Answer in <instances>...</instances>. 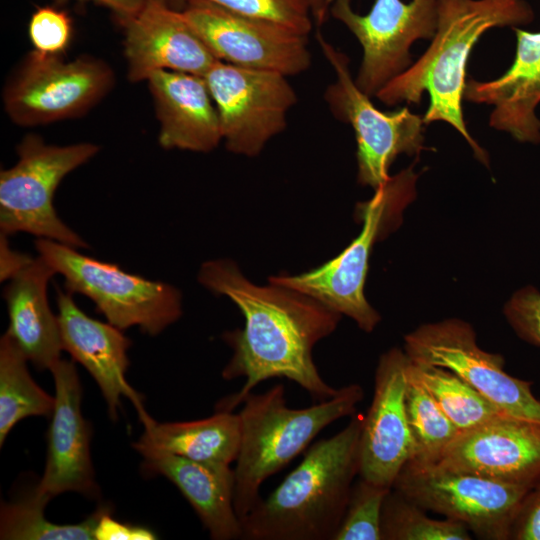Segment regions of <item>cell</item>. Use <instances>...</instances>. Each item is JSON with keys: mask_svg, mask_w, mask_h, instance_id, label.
I'll return each instance as SVG.
<instances>
[{"mask_svg": "<svg viewBox=\"0 0 540 540\" xmlns=\"http://www.w3.org/2000/svg\"><path fill=\"white\" fill-rule=\"evenodd\" d=\"M168 5L177 10H183L189 0H164Z\"/></svg>", "mask_w": 540, "mask_h": 540, "instance_id": "f35d334b", "label": "cell"}, {"mask_svg": "<svg viewBox=\"0 0 540 540\" xmlns=\"http://www.w3.org/2000/svg\"><path fill=\"white\" fill-rule=\"evenodd\" d=\"M16 150L18 161L0 172L1 233L25 232L75 249L88 248L58 216L53 200L63 178L93 158L99 146L90 142L51 145L28 134Z\"/></svg>", "mask_w": 540, "mask_h": 540, "instance_id": "52a82bcc", "label": "cell"}, {"mask_svg": "<svg viewBox=\"0 0 540 540\" xmlns=\"http://www.w3.org/2000/svg\"><path fill=\"white\" fill-rule=\"evenodd\" d=\"M407 359L398 348L380 357L359 442L360 477L389 489L413 455L405 407Z\"/></svg>", "mask_w": 540, "mask_h": 540, "instance_id": "2e32d148", "label": "cell"}, {"mask_svg": "<svg viewBox=\"0 0 540 540\" xmlns=\"http://www.w3.org/2000/svg\"><path fill=\"white\" fill-rule=\"evenodd\" d=\"M142 471L172 482L192 506L214 540L243 536L234 506L235 473L230 465L204 463L184 457L149 453L142 456Z\"/></svg>", "mask_w": 540, "mask_h": 540, "instance_id": "7402d4cb", "label": "cell"}, {"mask_svg": "<svg viewBox=\"0 0 540 540\" xmlns=\"http://www.w3.org/2000/svg\"><path fill=\"white\" fill-rule=\"evenodd\" d=\"M35 247L63 276L67 292L91 299L108 322L121 330L136 326L156 336L182 315L181 293L170 284L127 273L53 240L38 238Z\"/></svg>", "mask_w": 540, "mask_h": 540, "instance_id": "8992f818", "label": "cell"}, {"mask_svg": "<svg viewBox=\"0 0 540 540\" xmlns=\"http://www.w3.org/2000/svg\"><path fill=\"white\" fill-rule=\"evenodd\" d=\"M56 292L63 350L94 378L107 404L109 418L117 419L122 396L134 404L140 418L144 416L147 412L143 399L126 380L131 340L118 327L84 313L71 293L59 287Z\"/></svg>", "mask_w": 540, "mask_h": 540, "instance_id": "d6986e66", "label": "cell"}, {"mask_svg": "<svg viewBox=\"0 0 540 540\" xmlns=\"http://www.w3.org/2000/svg\"><path fill=\"white\" fill-rule=\"evenodd\" d=\"M416 180L409 167L390 176L368 201L359 203L356 214L362 230L335 258L310 271L272 276L268 281L311 296L354 320L363 331H373L381 317L364 294L369 257L375 242L399 221L402 210L415 197Z\"/></svg>", "mask_w": 540, "mask_h": 540, "instance_id": "5b68a950", "label": "cell"}, {"mask_svg": "<svg viewBox=\"0 0 540 540\" xmlns=\"http://www.w3.org/2000/svg\"><path fill=\"white\" fill-rule=\"evenodd\" d=\"M231 12L272 22L302 35L312 29L307 0H205Z\"/></svg>", "mask_w": 540, "mask_h": 540, "instance_id": "4dcf8cb0", "label": "cell"}, {"mask_svg": "<svg viewBox=\"0 0 540 540\" xmlns=\"http://www.w3.org/2000/svg\"><path fill=\"white\" fill-rule=\"evenodd\" d=\"M405 407L413 442V455L408 462L434 464L446 446L458 436L459 430L429 393L408 376Z\"/></svg>", "mask_w": 540, "mask_h": 540, "instance_id": "83f0119b", "label": "cell"}, {"mask_svg": "<svg viewBox=\"0 0 540 540\" xmlns=\"http://www.w3.org/2000/svg\"><path fill=\"white\" fill-rule=\"evenodd\" d=\"M509 539L540 540V481L525 495L512 523Z\"/></svg>", "mask_w": 540, "mask_h": 540, "instance_id": "836d02e7", "label": "cell"}, {"mask_svg": "<svg viewBox=\"0 0 540 540\" xmlns=\"http://www.w3.org/2000/svg\"><path fill=\"white\" fill-rule=\"evenodd\" d=\"M124 28V55L131 82L156 71L171 70L204 76L219 61L185 18L164 0H148Z\"/></svg>", "mask_w": 540, "mask_h": 540, "instance_id": "ac0fdd59", "label": "cell"}, {"mask_svg": "<svg viewBox=\"0 0 540 540\" xmlns=\"http://www.w3.org/2000/svg\"><path fill=\"white\" fill-rule=\"evenodd\" d=\"M404 341V352L412 361L448 369L503 414L540 423V401L532 393V383L508 374L501 355L481 349L467 322L452 318L424 324Z\"/></svg>", "mask_w": 540, "mask_h": 540, "instance_id": "8fae6325", "label": "cell"}, {"mask_svg": "<svg viewBox=\"0 0 540 540\" xmlns=\"http://www.w3.org/2000/svg\"><path fill=\"white\" fill-rule=\"evenodd\" d=\"M507 322L519 338L540 347V291L527 285L517 290L504 306Z\"/></svg>", "mask_w": 540, "mask_h": 540, "instance_id": "d6a6232c", "label": "cell"}, {"mask_svg": "<svg viewBox=\"0 0 540 540\" xmlns=\"http://www.w3.org/2000/svg\"><path fill=\"white\" fill-rule=\"evenodd\" d=\"M50 371L55 403L47 432L44 472L35 488L49 501L64 492L98 498L100 489L90 453L92 426L81 412L82 387L74 361L60 359Z\"/></svg>", "mask_w": 540, "mask_h": 540, "instance_id": "9a60e30c", "label": "cell"}, {"mask_svg": "<svg viewBox=\"0 0 540 540\" xmlns=\"http://www.w3.org/2000/svg\"><path fill=\"white\" fill-rule=\"evenodd\" d=\"M392 488L423 509L464 524L480 539L509 540L531 489L490 478L407 462Z\"/></svg>", "mask_w": 540, "mask_h": 540, "instance_id": "30bf717a", "label": "cell"}, {"mask_svg": "<svg viewBox=\"0 0 540 540\" xmlns=\"http://www.w3.org/2000/svg\"><path fill=\"white\" fill-rule=\"evenodd\" d=\"M320 47L336 78L324 98L333 116L348 123L357 143V179L374 190L384 184L389 168L400 154L419 155L424 148L423 116L409 108L384 112L356 85L348 57L317 34Z\"/></svg>", "mask_w": 540, "mask_h": 540, "instance_id": "ba28073f", "label": "cell"}, {"mask_svg": "<svg viewBox=\"0 0 540 540\" xmlns=\"http://www.w3.org/2000/svg\"><path fill=\"white\" fill-rule=\"evenodd\" d=\"M533 19L526 0H439L437 29L430 46L375 97L387 106L418 104L427 92L424 123L447 122L463 136L477 159L488 164L487 153L468 132L463 116L467 61L487 30L527 25Z\"/></svg>", "mask_w": 540, "mask_h": 540, "instance_id": "7a4b0ae2", "label": "cell"}, {"mask_svg": "<svg viewBox=\"0 0 540 540\" xmlns=\"http://www.w3.org/2000/svg\"><path fill=\"white\" fill-rule=\"evenodd\" d=\"M433 465L532 488L540 481V423L497 417L459 433Z\"/></svg>", "mask_w": 540, "mask_h": 540, "instance_id": "e0dca14e", "label": "cell"}, {"mask_svg": "<svg viewBox=\"0 0 540 540\" xmlns=\"http://www.w3.org/2000/svg\"><path fill=\"white\" fill-rule=\"evenodd\" d=\"M516 53L512 65L497 79L466 81L463 99L494 107L489 125L521 143H540V31L512 28Z\"/></svg>", "mask_w": 540, "mask_h": 540, "instance_id": "ffe728a7", "label": "cell"}, {"mask_svg": "<svg viewBox=\"0 0 540 540\" xmlns=\"http://www.w3.org/2000/svg\"><path fill=\"white\" fill-rule=\"evenodd\" d=\"M55 274L38 255L3 290L9 316L6 333L39 370H51L63 350L58 318L47 297L48 283Z\"/></svg>", "mask_w": 540, "mask_h": 540, "instance_id": "603a6c76", "label": "cell"}, {"mask_svg": "<svg viewBox=\"0 0 540 540\" xmlns=\"http://www.w3.org/2000/svg\"><path fill=\"white\" fill-rule=\"evenodd\" d=\"M439 0H375L370 11L356 13L351 0H330L329 14L343 23L363 49L356 85L369 97L406 71L412 44L432 39Z\"/></svg>", "mask_w": 540, "mask_h": 540, "instance_id": "4fadbf2b", "label": "cell"}, {"mask_svg": "<svg viewBox=\"0 0 540 540\" xmlns=\"http://www.w3.org/2000/svg\"><path fill=\"white\" fill-rule=\"evenodd\" d=\"M407 358V376L429 393L460 433L505 415L452 371Z\"/></svg>", "mask_w": 540, "mask_h": 540, "instance_id": "484cf974", "label": "cell"}, {"mask_svg": "<svg viewBox=\"0 0 540 540\" xmlns=\"http://www.w3.org/2000/svg\"><path fill=\"white\" fill-rule=\"evenodd\" d=\"M425 511L392 488L382 507V540H470L472 538L464 524L448 518L432 519Z\"/></svg>", "mask_w": 540, "mask_h": 540, "instance_id": "f1b7e54d", "label": "cell"}, {"mask_svg": "<svg viewBox=\"0 0 540 540\" xmlns=\"http://www.w3.org/2000/svg\"><path fill=\"white\" fill-rule=\"evenodd\" d=\"M391 489L363 478L353 485L343 519L333 540H382V507Z\"/></svg>", "mask_w": 540, "mask_h": 540, "instance_id": "f546056e", "label": "cell"}, {"mask_svg": "<svg viewBox=\"0 0 540 540\" xmlns=\"http://www.w3.org/2000/svg\"><path fill=\"white\" fill-rule=\"evenodd\" d=\"M144 433L132 444L142 456L172 454L190 460L230 465L237 458L241 426L238 414L216 411L208 418L159 423L145 414Z\"/></svg>", "mask_w": 540, "mask_h": 540, "instance_id": "cb8c5ba5", "label": "cell"}, {"mask_svg": "<svg viewBox=\"0 0 540 540\" xmlns=\"http://www.w3.org/2000/svg\"><path fill=\"white\" fill-rule=\"evenodd\" d=\"M27 358L5 332L0 339V445L11 429L27 417L52 414L55 398L31 377Z\"/></svg>", "mask_w": 540, "mask_h": 540, "instance_id": "d4e9b609", "label": "cell"}, {"mask_svg": "<svg viewBox=\"0 0 540 540\" xmlns=\"http://www.w3.org/2000/svg\"><path fill=\"white\" fill-rule=\"evenodd\" d=\"M49 500L35 486L1 505L0 538L12 540H91L101 513L99 506L85 520L75 524H57L45 517Z\"/></svg>", "mask_w": 540, "mask_h": 540, "instance_id": "4316f807", "label": "cell"}, {"mask_svg": "<svg viewBox=\"0 0 540 540\" xmlns=\"http://www.w3.org/2000/svg\"><path fill=\"white\" fill-rule=\"evenodd\" d=\"M72 20L53 6L38 7L30 17L28 35L34 50L48 55H61L72 38Z\"/></svg>", "mask_w": 540, "mask_h": 540, "instance_id": "1f68e13d", "label": "cell"}, {"mask_svg": "<svg viewBox=\"0 0 540 540\" xmlns=\"http://www.w3.org/2000/svg\"><path fill=\"white\" fill-rule=\"evenodd\" d=\"M94 535L96 540H153L157 538L146 527L122 523L113 518L109 505L101 513Z\"/></svg>", "mask_w": 540, "mask_h": 540, "instance_id": "e575fe53", "label": "cell"}, {"mask_svg": "<svg viewBox=\"0 0 540 540\" xmlns=\"http://www.w3.org/2000/svg\"><path fill=\"white\" fill-rule=\"evenodd\" d=\"M227 150L257 156L287 126L297 94L287 76L217 61L203 76Z\"/></svg>", "mask_w": 540, "mask_h": 540, "instance_id": "7c38bea8", "label": "cell"}, {"mask_svg": "<svg viewBox=\"0 0 540 540\" xmlns=\"http://www.w3.org/2000/svg\"><path fill=\"white\" fill-rule=\"evenodd\" d=\"M114 83L113 70L100 59L64 61L33 50L5 85L4 109L23 127L75 118L101 101Z\"/></svg>", "mask_w": 540, "mask_h": 540, "instance_id": "9c48e42d", "label": "cell"}, {"mask_svg": "<svg viewBox=\"0 0 540 540\" xmlns=\"http://www.w3.org/2000/svg\"><path fill=\"white\" fill-rule=\"evenodd\" d=\"M362 399L358 384L339 388L333 397L300 409L287 405L282 384L244 398L238 413L241 437L234 469V506L241 522L261 498L263 482L300 454L325 427L355 414Z\"/></svg>", "mask_w": 540, "mask_h": 540, "instance_id": "277c9868", "label": "cell"}, {"mask_svg": "<svg viewBox=\"0 0 540 540\" xmlns=\"http://www.w3.org/2000/svg\"><path fill=\"white\" fill-rule=\"evenodd\" d=\"M311 15L317 25H322L328 18L330 0H307Z\"/></svg>", "mask_w": 540, "mask_h": 540, "instance_id": "74e56055", "label": "cell"}, {"mask_svg": "<svg viewBox=\"0 0 540 540\" xmlns=\"http://www.w3.org/2000/svg\"><path fill=\"white\" fill-rule=\"evenodd\" d=\"M363 418L313 444L301 463L242 519L246 540H333L359 474Z\"/></svg>", "mask_w": 540, "mask_h": 540, "instance_id": "3957f363", "label": "cell"}, {"mask_svg": "<svg viewBox=\"0 0 540 540\" xmlns=\"http://www.w3.org/2000/svg\"><path fill=\"white\" fill-rule=\"evenodd\" d=\"M164 149L210 152L222 141L219 115L203 76L160 70L147 79Z\"/></svg>", "mask_w": 540, "mask_h": 540, "instance_id": "44dd1931", "label": "cell"}, {"mask_svg": "<svg viewBox=\"0 0 540 540\" xmlns=\"http://www.w3.org/2000/svg\"><path fill=\"white\" fill-rule=\"evenodd\" d=\"M0 241L1 281H5L8 279L10 280L13 276H15L20 270L29 264L33 258L12 250L9 247L7 235L1 233Z\"/></svg>", "mask_w": 540, "mask_h": 540, "instance_id": "d590c367", "label": "cell"}, {"mask_svg": "<svg viewBox=\"0 0 540 540\" xmlns=\"http://www.w3.org/2000/svg\"><path fill=\"white\" fill-rule=\"evenodd\" d=\"M182 12L220 61L287 77L300 74L311 65L306 35L205 0H189Z\"/></svg>", "mask_w": 540, "mask_h": 540, "instance_id": "5bb4252c", "label": "cell"}, {"mask_svg": "<svg viewBox=\"0 0 540 540\" xmlns=\"http://www.w3.org/2000/svg\"><path fill=\"white\" fill-rule=\"evenodd\" d=\"M198 281L214 294L227 296L245 319L242 329L222 335L233 354L222 378H245L238 392L221 399L216 411L233 412L261 382L286 378L322 401L337 394L314 363V346L336 329L341 314L295 289L248 280L230 259L204 262Z\"/></svg>", "mask_w": 540, "mask_h": 540, "instance_id": "6da1fadb", "label": "cell"}, {"mask_svg": "<svg viewBox=\"0 0 540 540\" xmlns=\"http://www.w3.org/2000/svg\"><path fill=\"white\" fill-rule=\"evenodd\" d=\"M57 4H64L70 0H53ZM92 1L110 9L121 24L135 16L148 0H79Z\"/></svg>", "mask_w": 540, "mask_h": 540, "instance_id": "8d00e7d4", "label": "cell"}]
</instances>
